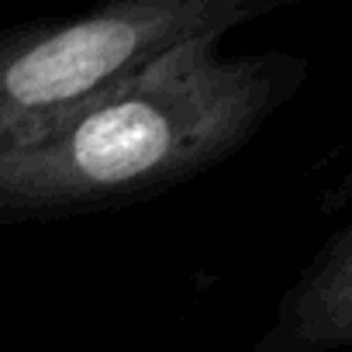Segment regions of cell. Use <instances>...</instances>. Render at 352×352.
<instances>
[{
	"label": "cell",
	"mask_w": 352,
	"mask_h": 352,
	"mask_svg": "<svg viewBox=\"0 0 352 352\" xmlns=\"http://www.w3.org/2000/svg\"><path fill=\"white\" fill-rule=\"evenodd\" d=\"M297 52L184 45L56 121L0 142V225L152 201L239 155L304 87Z\"/></svg>",
	"instance_id": "cell-1"
},
{
	"label": "cell",
	"mask_w": 352,
	"mask_h": 352,
	"mask_svg": "<svg viewBox=\"0 0 352 352\" xmlns=\"http://www.w3.org/2000/svg\"><path fill=\"white\" fill-rule=\"evenodd\" d=\"M294 0H107L0 32V142L63 118L162 56L225 42Z\"/></svg>",
	"instance_id": "cell-2"
},
{
	"label": "cell",
	"mask_w": 352,
	"mask_h": 352,
	"mask_svg": "<svg viewBox=\"0 0 352 352\" xmlns=\"http://www.w3.org/2000/svg\"><path fill=\"white\" fill-rule=\"evenodd\" d=\"M352 342V225L342 221L280 297L252 352H338Z\"/></svg>",
	"instance_id": "cell-3"
}]
</instances>
